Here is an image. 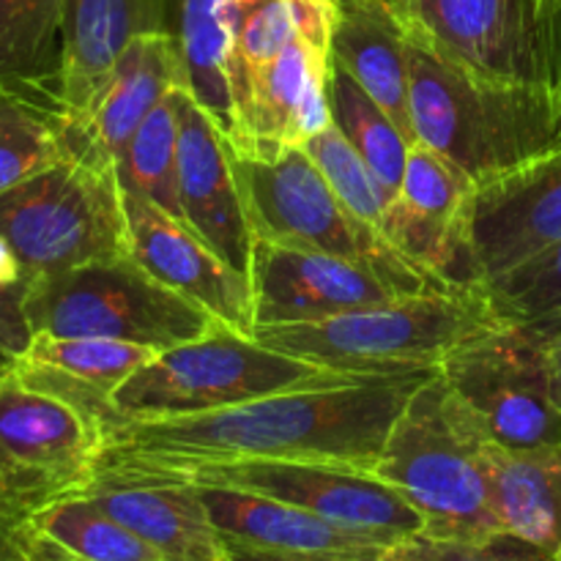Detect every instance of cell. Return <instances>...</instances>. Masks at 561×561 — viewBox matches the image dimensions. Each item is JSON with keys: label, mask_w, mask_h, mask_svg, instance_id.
Returning <instances> with one entry per match:
<instances>
[{"label": "cell", "mask_w": 561, "mask_h": 561, "mask_svg": "<svg viewBox=\"0 0 561 561\" xmlns=\"http://www.w3.org/2000/svg\"><path fill=\"white\" fill-rule=\"evenodd\" d=\"M427 376L433 373L359 378L206 414L126 420L110 431L96 480L153 482L186 466L225 460H305L373 474L394 420Z\"/></svg>", "instance_id": "6da1fadb"}, {"label": "cell", "mask_w": 561, "mask_h": 561, "mask_svg": "<svg viewBox=\"0 0 561 561\" xmlns=\"http://www.w3.org/2000/svg\"><path fill=\"white\" fill-rule=\"evenodd\" d=\"M219 25L236 157L272 162L332 126L334 0H225Z\"/></svg>", "instance_id": "7a4b0ae2"}, {"label": "cell", "mask_w": 561, "mask_h": 561, "mask_svg": "<svg viewBox=\"0 0 561 561\" xmlns=\"http://www.w3.org/2000/svg\"><path fill=\"white\" fill-rule=\"evenodd\" d=\"M405 33L416 140L453 159L477 186L559 146L561 104L548 88L474 75L414 27Z\"/></svg>", "instance_id": "3957f363"}, {"label": "cell", "mask_w": 561, "mask_h": 561, "mask_svg": "<svg viewBox=\"0 0 561 561\" xmlns=\"http://www.w3.org/2000/svg\"><path fill=\"white\" fill-rule=\"evenodd\" d=\"M482 283L425 290L312 323L252 327L274 351L356 378L436 373L455 348L507 323Z\"/></svg>", "instance_id": "277c9868"}, {"label": "cell", "mask_w": 561, "mask_h": 561, "mask_svg": "<svg viewBox=\"0 0 561 561\" xmlns=\"http://www.w3.org/2000/svg\"><path fill=\"white\" fill-rule=\"evenodd\" d=\"M485 427L442 373L411 394L394 420L373 474L425 520V535L491 540L504 535L493 510Z\"/></svg>", "instance_id": "5b68a950"}, {"label": "cell", "mask_w": 561, "mask_h": 561, "mask_svg": "<svg viewBox=\"0 0 561 561\" xmlns=\"http://www.w3.org/2000/svg\"><path fill=\"white\" fill-rule=\"evenodd\" d=\"M0 244L33 279L129 257V222L113 159L71 151L3 192Z\"/></svg>", "instance_id": "8992f818"}, {"label": "cell", "mask_w": 561, "mask_h": 561, "mask_svg": "<svg viewBox=\"0 0 561 561\" xmlns=\"http://www.w3.org/2000/svg\"><path fill=\"white\" fill-rule=\"evenodd\" d=\"M351 381L359 378L268 348L252 334L219 321L203 337L153 356L115 389L113 405L124 422L168 420Z\"/></svg>", "instance_id": "52a82bcc"}, {"label": "cell", "mask_w": 561, "mask_h": 561, "mask_svg": "<svg viewBox=\"0 0 561 561\" xmlns=\"http://www.w3.org/2000/svg\"><path fill=\"white\" fill-rule=\"evenodd\" d=\"M233 170L252 239L362 263L387 279L400 296L453 288L405 261L381 230L356 217L305 148L285 151L272 162L233 153Z\"/></svg>", "instance_id": "ba28073f"}, {"label": "cell", "mask_w": 561, "mask_h": 561, "mask_svg": "<svg viewBox=\"0 0 561 561\" xmlns=\"http://www.w3.org/2000/svg\"><path fill=\"white\" fill-rule=\"evenodd\" d=\"M25 310L33 334L124 340L159 354L219 323L206 307L157 283L131 255L36 277Z\"/></svg>", "instance_id": "9c48e42d"}, {"label": "cell", "mask_w": 561, "mask_h": 561, "mask_svg": "<svg viewBox=\"0 0 561 561\" xmlns=\"http://www.w3.org/2000/svg\"><path fill=\"white\" fill-rule=\"evenodd\" d=\"M107 425L69 400L0 376V515L31 518L96 480Z\"/></svg>", "instance_id": "30bf717a"}, {"label": "cell", "mask_w": 561, "mask_h": 561, "mask_svg": "<svg viewBox=\"0 0 561 561\" xmlns=\"http://www.w3.org/2000/svg\"><path fill=\"white\" fill-rule=\"evenodd\" d=\"M488 438L504 449L561 442V411L548 387L546 343L524 321L469 340L438 367Z\"/></svg>", "instance_id": "8fae6325"}, {"label": "cell", "mask_w": 561, "mask_h": 561, "mask_svg": "<svg viewBox=\"0 0 561 561\" xmlns=\"http://www.w3.org/2000/svg\"><path fill=\"white\" fill-rule=\"evenodd\" d=\"M146 485L233 488L277 499L348 529L405 540L425 531L422 515L376 474L305 460H225L173 471Z\"/></svg>", "instance_id": "7c38bea8"}, {"label": "cell", "mask_w": 561, "mask_h": 561, "mask_svg": "<svg viewBox=\"0 0 561 561\" xmlns=\"http://www.w3.org/2000/svg\"><path fill=\"white\" fill-rule=\"evenodd\" d=\"M477 181L425 142L409 146L403 181L381 219V236L444 285H477L471 211Z\"/></svg>", "instance_id": "4fadbf2b"}, {"label": "cell", "mask_w": 561, "mask_h": 561, "mask_svg": "<svg viewBox=\"0 0 561 561\" xmlns=\"http://www.w3.org/2000/svg\"><path fill=\"white\" fill-rule=\"evenodd\" d=\"M405 27L474 75L548 88L537 0H411Z\"/></svg>", "instance_id": "5bb4252c"}, {"label": "cell", "mask_w": 561, "mask_h": 561, "mask_svg": "<svg viewBox=\"0 0 561 561\" xmlns=\"http://www.w3.org/2000/svg\"><path fill=\"white\" fill-rule=\"evenodd\" d=\"M252 327L312 323L403 299L373 268L345 257L252 239Z\"/></svg>", "instance_id": "9a60e30c"}, {"label": "cell", "mask_w": 561, "mask_h": 561, "mask_svg": "<svg viewBox=\"0 0 561 561\" xmlns=\"http://www.w3.org/2000/svg\"><path fill=\"white\" fill-rule=\"evenodd\" d=\"M561 241V146L480 186L471 211V268L496 274Z\"/></svg>", "instance_id": "2e32d148"}, {"label": "cell", "mask_w": 561, "mask_h": 561, "mask_svg": "<svg viewBox=\"0 0 561 561\" xmlns=\"http://www.w3.org/2000/svg\"><path fill=\"white\" fill-rule=\"evenodd\" d=\"M131 257L164 288L206 307L239 332H252V285L190 225L164 214L146 197L124 192Z\"/></svg>", "instance_id": "e0dca14e"}, {"label": "cell", "mask_w": 561, "mask_h": 561, "mask_svg": "<svg viewBox=\"0 0 561 561\" xmlns=\"http://www.w3.org/2000/svg\"><path fill=\"white\" fill-rule=\"evenodd\" d=\"M179 192L186 225L230 266L250 272L252 230L228 135L186 85L179 88Z\"/></svg>", "instance_id": "ac0fdd59"}, {"label": "cell", "mask_w": 561, "mask_h": 561, "mask_svg": "<svg viewBox=\"0 0 561 561\" xmlns=\"http://www.w3.org/2000/svg\"><path fill=\"white\" fill-rule=\"evenodd\" d=\"M179 85H186V66L175 33L135 36L93 102L77 118H60L69 148L115 162L137 126Z\"/></svg>", "instance_id": "d6986e66"}, {"label": "cell", "mask_w": 561, "mask_h": 561, "mask_svg": "<svg viewBox=\"0 0 561 561\" xmlns=\"http://www.w3.org/2000/svg\"><path fill=\"white\" fill-rule=\"evenodd\" d=\"M142 33H175V0H69L55 104L77 118L107 80L126 44Z\"/></svg>", "instance_id": "ffe728a7"}, {"label": "cell", "mask_w": 561, "mask_h": 561, "mask_svg": "<svg viewBox=\"0 0 561 561\" xmlns=\"http://www.w3.org/2000/svg\"><path fill=\"white\" fill-rule=\"evenodd\" d=\"M157 354L159 351L148 345L124 340L33 334L27 351L11 370L31 387L88 411L113 431L124 422L113 405L115 389Z\"/></svg>", "instance_id": "44dd1931"}, {"label": "cell", "mask_w": 561, "mask_h": 561, "mask_svg": "<svg viewBox=\"0 0 561 561\" xmlns=\"http://www.w3.org/2000/svg\"><path fill=\"white\" fill-rule=\"evenodd\" d=\"M197 493L222 537L266 551L383 557L398 542L392 537L348 529L294 504L233 488H197Z\"/></svg>", "instance_id": "7402d4cb"}, {"label": "cell", "mask_w": 561, "mask_h": 561, "mask_svg": "<svg viewBox=\"0 0 561 561\" xmlns=\"http://www.w3.org/2000/svg\"><path fill=\"white\" fill-rule=\"evenodd\" d=\"M332 58L381 104L409 146L420 142L409 102V33L392 11L376 0H334Z\"/></svg>", "instance_id": "603a6c76"}, {"label": "cell", "mask_w": 561, "mask_h": 561, "mask_svg": "<svg viewBox=\"0 0 561 561\" xmlns=\"http://www.w3.org/2000/svg\"><path fill=\"white\" fill-rule=\"evenodd\" d=\"M85 496L157 548L164 561H228L222 531L208 518L197 488L96 480Z\"/></svg>", "instance_id": "cb8c5ba5"}, {"label": "cell", "mask_w": 561, "mask_h": 561, "mask_svg": "<svg viewBox=\"0 0 561 561\" xmlns=\"http://www.w3.org/2000/svg\"><path fill=\"white\" fill-rule=\"evenodd\" d=\"M493 510L507 535L537 548L561 551V442L504 449L491 444Z\"/></svg>", "instance_id": "d4e9b609"}, {"label": "cell", "mask_w": 561, "mask_h": 561, "mask_svg": "<svg viewBox=\"0 0 561 561\" xmlns=\"http://www.w3.org/2000/svg\"><path fill=\"white\" fill-rule=\"evenodd\" d=\"M69 0H0V85L55 102Z\"/></svg>", "instance_id": "484cf974"}, {"label": "cell", "mask_w": 561, "mask_h": 561, "mask_svg": "<svg viewBox=\"0 0 561 561\" xmlns=\"http://www.w3.org/2000/svg\"><path fill=\"white\" fill-rule=\"evenodd\" d=\"M179 88H173L137 126L129 146L115 159V170L121 190L146 197L186 225L179 192Z\"/></svg>", "instance_id": "4316f807"}, {"label": "cell", "mask_w": 561, "mask_h": 561, "mask_svg": "<svg viewBox=\"0 0 561 561\" xmlns=\"http://www.w3.org/2000/svg\"><path fill=\"white\" fill-rule=\"evenodd\" d=\"M69 153L55 102L0 85V195Z\"/></svg>", "instance_id": "83f0119b"}, {"label": "cell", "mask_w": 561, "mask_h": 561, "mask_svg": "<svg viewBox=\"0 0 561 561\" xmlns=\"http://www.w3.org/2000/svg\"><path fill=\"white\" fill-rule=\"evenodd\" d=\"M329 107H332V124L343 131L345 140L365 159L370 173L381 181L389 195H398L405 157H409V140L394 126V121L383 113L381 104L340 64H334L332 69Z\"/></svg>", "instance_id": "f1b7e54d"}, {"label": "cell", "mask_w": 561, "mask_h": 561, "mask_svg": "<svg viewBox=\"0 0 561 561\" xmlns=\"http://www.w3.org/2000/svg\"><path fill=\"white\" fill-rule=\"evenodd\" d=\"M27 524L80 561H164L157 548L104 513L85 493L38 510Z\"/></svg>", "instance_id": "f546056e"}, {"label": "cell", "mask_w": 561, "mask_h": 561, "mask_svg": "<svg viewBox=\"0 0 561 561\" xmlns=\"http://www.w3.org/2000/svg\"><path fill=\"white\" fill-rule=\"evenodd\" d=\"M225 0H175V38L186 66V88L230 131V99L222 75V25L219 9Z\"/></svg>", "instance_id": "4dcf8cb0"}, {"label": "cell", "mask_w": 561, "mask_h": 561, "mask_svg": "<svg viewBox=\"0 0 561 561\" xmlns=\"http://www.w3.org/2000/svg\"><path fill=\"white\" fill-rule=\"evenodd\" d=\"M305 151L310 153L312 162L318 164V170L323 173V179L329 181L334 192H337L340 201L351 208L359 219H365L367 225H373L376 230H381V219L387 206L392 203V195L381 186V181L370 173V168L365 164V159L356 153V148L351 146L343 137V131L337 126H327L323 131H318L310 142L305 146Z\"/></svg>", "instance_id": "1f68e13d"}, {"label": "cell", "mask_w": 561, "mask_h": 561, "mask_svg": "<svg viewBox=\"0 0 561 561\" xmlns=\"http://www.w3.org/2000/svg\"><path fill=\"white\" fill-rule=\"evenodd\" d=\"M499 312L510 321H531L561 305V241L526 257L485 283Z\"/></svg>", "instance_id": "d6a6232c"}, {"label": "cell", "mask_w": 561, "mask_h": 561, "mask_svg": "<svg viewBox=\"0 0 561 561\" xmlns=\"http://www.w3.org/2000/svg\"><path fill=\"white\" fill-rule=\"evenodd\" d=\"M387 561H559L557 553L537 548L513 535H496L491 540H447L425 531L398 540L387 553Z\"/></svg>", "instance_id": "836d02e7"}, {"label": "cell", "mask_w": 561, "mask_h": 561, "mask_svg": "<svg viewBox=\"0 0 561 561\" xmlns=\"http://www.w3.org/2000/svg\"><path fill=\"white\" fill-rule=\"evenodd\" d=\"M31 283V274H25L9 247L0 244V373L11 370L33 340L25 310Z\"/></svg>", "instance_id": "e575fe53"}, {"label": "cell", "mask_w": 561, "mask_h": 561, "mask_svg": "<svg viewBox=\"0 0 561 561\" xmlns=\"http://www.w3.org/2000/svg\"><path fill=\"white\" fill-rule=\"evenodd\" d=\"M542 20V42H546V77L548 88L559 99L561 82V0H537Z\"/></svg>", "instance_id": "d590c367"}, {"label": "cell", "mask_w": 561, "mask_h": 561, "mask_svg": "<svg viewBox=\"0 0 561 561\" xmlns=\"http://www.w3.org/2000/svg\"><path fill=\"white\" fill-rule=\"evenodd\" d=\"M228 561H387L383 557H351V553H288L266 551V548L244 546L225 537Z\"/></svg>", "instance_id": "8d00e7d4"}, {"label": "cell", "mask_w": 561, "mask_h": 561, "mask_svg": "<svg viewBox=\"0 0 561 561\" xmlns=\"http://www.w3.org/2000/svg\"><path fill=\"white\" fill-rule=\"evenodd\" d=\"M0 561H31V524H27V518L0 515Z\"/></svg>", "instance_id": "74e56055"}, {"label": "cell", "mask_w": 561, "mask_h": 561, "mask_svg": "<svg viewBox=\"0 0 561 561\" xmlns=\"http://www.w3.org/2000/svg\"><path fill=\"white\" fill-rule=\"evenodd\" d=\"M546 365H548V387H551L553 405L561 411V337L546 343Z\"/></svg>", "instance_id": "f35d334b"}, {"label": "cell", "mask_w": 561, "mask_h": 561, "mask_svg": "<svg viewBox=\"0 0 561 561\" xmlns=\"http://www.w3.org/2000/svg\"><path fill=\"white\" fill-rule=\"evenodd\" d=\"M524 323L537 334V337L542 340V343H548V340H557V337H561V305L553 307V310L542 312V316L531 318V321H524Z\"/></svg>", "instance_id": "ab89813d"}, {"label": "cell", "mask_w": 561, "mask_h": 561, "mask_svg": "<svg viewBox=\"0 0 561 561\" xmlns=\"http://www.w3.org/2000/svg\"><path fill=\"white\" fill-rule=\"evenodd\" d=\"M31 561H69V557H66L64 548L49 542L31 526Z\"/></svg>", "instance_id": "60d3db41"}, {"label": "cell", "mask_w": 561, "mask_h": 561, "mask_svg": "<svg viewBox=\"0 0 561 561\" xmlns=\"http://www.w3.org/2000/svg\"><path fill=\"white\" fill-rule=\"evenodd\" d=\"M559 102H561V82H559ZM559 146H561V137H559Z\"/></svg>", "instance_id": "b9f144b4"}, {"label": "cell", "mask_w": 561, "mask_h": 561, "mask_svg": "<svg viewBox=\"0 0 561 561\" xmlns=\"http://www.w3.org/2000/svg\"><path fill=\"white\" fill-rule=\"evenodd\" d=\"M66 557H69V561H80V559H75V557H71V553H66Z\"/></svg>", "instance_id": "7bdbcfd3"}, {"label": "cell", "mask_w": 561, "mask_h": 561, "mask_svg": "<svg viewBox=\"0 0 561 561\" xmlns=\"http://www.w3.org/2000/svg\"><path fill=\"white\" fill-rule=\"evenodd\" d=\"M557 559H559V561H561V551H559V553H557Z\"/></svg>", "instance_id": "ee69618b"}, {"label": "cell", "mask_w": 561, "mask_h": 561, "mask_svg": "<svg viewBox=\"0 0 561 561\" xmlns=\"http://www.w3.org/2000/svg\"><path fill=\"white\" fill-rule=\"evenodd\" d=\"M0 376H3V373H0Z\"/></svg>", "instance_id": "f6af8a7d"}]
</instances>
